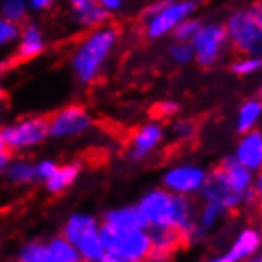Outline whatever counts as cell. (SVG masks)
Here are the masks:
<instances>
[{
  "instance_id": "obj_39",
  "label": "cell",
  "mask_w": 262,
  "mask_h": 262,
  "mask_svg": "<svg viewBox=\"0 0 262 262\" xmlns=\"http://www.w3.org/2000/svg\"><path fill=\"white\" fill-rule=\"evenodd\" d=\"M0 157H8V147L4 138H2V134H0Z\"/></svg>"
},
{
  "instance_id": "obj_7",
  "label": "cell",
  "mask_w": 262,
  "mask_h": 262,
  "mask_svg": "<svg viewBox=\"0 0 262 262\" xmlns=\"http://www.w3.org/2000/svg\"><path fill=\"white\" fill-rule=\"evenodd\" d=\"M222 23L230 50L243 56L262 58V25L253 17L249 8H237L230 12Z\"/></svg>"
},
{
  "instance_id": "obj_1",
  "label": "cell",
  "mask_w": 262,
  "mask_h": 262,
  "mask_svg": "<svg viewBox=\"0 0 262 262\" xmlns=\"http://www.w3.org/2000/svg\"><path fill=\"white\" fill-rule=\"evenodd\" d=\"M251 182L253 172L239 165L230 153L207 172V182L197 197L201 203L214 205L226 214H232L256 201V195L251 191Z\"/></svg>"
},
{
  "instance_id": "obj_16",
  "label": "cell",
  "mask_w": 262,
  "mask_h": 262,
  "mask_svg": "<svg viewBox=\"0 0 262 262\" xmlns=\"http://www.w3.org/2000/svg\"><path fill=\"white\" fill-rule=\"evenodd\" d=\"M46 33L44 29L35 21H27L21 25V31H19V37H17V42H15V56L23 61H29V59H35L38 56H42L44 50H46Z\"/></svg>"
},
{
  "instance_id": "obj_21",
  "label": "cell",
  "mask_w": 262,
  "mask_h": 262,
  "mask_svg": "<svg viewBox=\"0 0 262 262\" xmlns=\"http://www.w3.org/2000/svg\"><path fill=\"white\" fill-rule=\"evenodd\" d=\"M260 123H262V98H258V96L245 98L239 103L237 111H235V132L243 134V132L260 128Z\"/></svg>"
},
{
  "instance_id": "obj_10",
  "label": "cell",
  "mask_w": 262,
  "mask_h": 262,
  "mask_svg": "<svg viewBox=\"0 0 262 262\" xmlns=\"http://www.w3.org/2000/svg\"><path fill=\"white\" fill-rule=\"evenodd\" d=\"M94 128L92 113L79 103H69L59 107L54 115L48 117V138L50 140H77L86 136Z\"/></svg>"
},
{
  "instance_id": "obj_29",
  "label": "cell",
  "mask_w": 262,
  "mask_h": 262,
  "mask_svg": "<svg viewBox=\"0 0 262 262\" xmlns=\"http://www.w3.org/2000/svg\"><path fill=\"white\" fill-rule=\"evenodd\" d=\"M19 31L21 25L6 19V17H0V52L8 50V48H14L19 37Z\"/></svg>"
},
{
  "instance_id": "obj_37",
  "label": "cell",
  "mask_w": 262,
  "mask_h": 262,
  "mask_svg": "<svg viewBox=\"0 0 262 262\" xmlns=\"http://www.w3.org/2000/svg\"><path fill=\"white\" fill-rule=\"evenodd\" d=\"M249 12H251L253 17L262 25V0H255V2L249 6Z\"/></svg>"
},
{
  "instance_id": "obj_32",
  "label": "cell",
  "mask_w": 262,
  "mask_h": 262,
  "mask_svg": "<svg viewBox=\"0 0 262 262\" xmlns=\"http://www.w3.org/2000/svg\"><path fill=\"white\" fill-rule=\"evenodd\" d=\"M180 111H182V105L176 100H163L155 105V113L159 119H174L180 115Z\"/></svg>"
},
{
  "instance_id": "obj_40",
  "label": "cell",
  "mask_w": 262,
  "mask_h": 262,
  "mask_svg": "<svg viewBox=\"0 0 262 262\" xmlns=\"http://www.w3.org/2000/svg\"><path fill=\"white\" fill-rule=\"evenodd\" d=\"M245 262H262V251H258L256 255H253L251 258H247Z\"/></svg>"
},
{
  "instance_id": "obj_5",
  "label": "cell",
  "mask_w": 262,
  "mask_h": 262,
  "mask_svg": "<svg viewBox=\"0 0 262 262\" xmlns=\"http://www.w3.org/2000/svg\"><path fill=\"white\" fill-rule=\"evenodd\" d=\"M195 0H155L149 6H146L142 14L144 37L147 40H161L170 37L180 21L195 14Z\"/></svg>"
},
{
  "instance_id": "obj_38",
  "label": "cell",
  "mask_w": 262,
  "mask_h": 262,
  "mask_svg": "<svg viewBox=\"0 0 262 262\" xmlns=\"http://www.w3.org/2000/svg\"><path fill=\"white\" fill-rule=\"evenodd\" d=\"M100 262H134V260H126V258H121V256H115V255H105L102 256V260Z\"/></svg>"
},
{
  "instance_id": "obj_20",
  "label": "cell",
  "mask_w": 262,
  "mask_h": 262,
  "mask_svg": "<svg viewBox=\"0 0 262 262\" xmlns=\"http://www.w3.org/2000/svg\"><path fill=\"white\" fill-rule=\"evenodd\" d=\"M2 178L6 180L10 186L15 188H23V186H31L37 184V174H35V161L27 159V157H8Z\"/></svg>"
},
{
  "instance_id": "obj_25",
  "label": "cell",
  "mask_w": 262,
  "mask_h": 262,
  "mask_svg": "<svg viewBox=\"0 0 262 262\" xmlns=\"http://www.w3.org/2000/svg\"><path fill=\"white\" fill-rule=\"evenodd\" d=\"M176 142H188V140H193L197 134V124L195 121H191L188 117H174L172 123L168 126V132Z\"/></svg>"
},
{
  "instance_id": "obj_13",
  "label": "cell",
  "mask_w": 262,
  "mask_h": 262,
  "mask_svg": "<svg viewBox=\"0 0 262 262\" xmlns=\"http://www.w3.org/2000/svg\"><path fill=\"white\" fill-rule=\"evenodd\" d=\"M167 136V128L161 121L153 119V121L142 123L130 134L128 146H126V159L134 165L146 163L151 155L159 151V147L165 144Z\"/></svg>"
},
{
  "instance_id": "obj_14",
  "label": "cell",
  "mask_w": 262,
  "mask_h": 262,
  "mask_svg": "<svg viewBox=\"0 0 262 262\" xmlns=\"http://www.w3.org/2000/svg\"><path fill=\"white\" fill-rule=\"evenodd\" d=\"M262 247V233L258 228H243L235 233L232 245L224 253L209 256L205 262H245Z\"/></svg>"
},
{
  "instance_id": "obj_26",
  "label": "cell",
  "mask_w": 262,
  "mask_h": 262,
  "mask_svg": "<svg viewBox=\"0 0 262 262\" xmlns=\"http://www.w3.org/2000/svg\"><path fill=\"white\" fill-rule=\"evenodd\" d=\"M226 216L228 214L224 211H220L219 207L209 203H201V207H197V212H195V220L203 226L205 230H209V232H212Z\"/></svg>"
},
{
  "instance_id": "obj_31",
  "label": "cell",
  "mask_w": 262,
  "mask_h": 262,
  "mask_svg": "<svg viewBox=\"0 0 262 262\" xmlns=\"http://www.w3.org/2000/svg\"><path fill=\"white\" fill-rule=\"evenodd\" d=\"M58 167V161L54 157H40V159H35V174H37V182L42 184L48 176L56 170Z\"/></svg>"
},
{
  "instance_id": "obj_35",
  "label": "cell",
  "mask_w": 262,
  "mask_h": 262,
  "mask_svg": "<svg viewBox=\"0 0 262 262\" xmlns=\"http://www.w3.org/2000/svg\"><path fill=\"white\" fill-rule=\"evenodd\" d=\"M66 2L67 10H69V14H75V12H79L82 8H86L90 2H94V0H63Z\"/></svg>"
},
{
  "instance_id": "obj_2",
  "label": "cell",
  "mask_w": 262,
  "mask_h": 262,
  "mask_svg": "<svg viewBox=\"0 0 262 262\" xmlns=\"http://www.w3.org/2000/svg\"><path fill=\"white\" fill-rule=\"evenodd\" d=\"M119 40V29L110 23L86 31L69 56V67L75 80L82 86H88L100 79L115 54Z\"/></svg>"
},
{
  "instance_id": "obj_27",
  "label": "cell",
  "mask_w": 262,
  "mask_h": 262,
  "mask_svg": "<svg viewBox=\"0 0 262 262\" xmlns=\"http://www.w3.org/2000/svg\"><path fill=\"white\" fill-rule=\"evenodd\" d=\"M209 235H211V232L205 230L203 226L199 224L195 219L191 220L182 232H180L182 243L184 245H188V247H199V245H203L205 241L209 239Z\"/></svg>"
},
{
  "instance_id": "obj_41",
  "label": "cell",
  "mask_w": 262,
  "mask_h": 262,
  "mask_svg": "<svg viewBox=\"0 0 262 262\" xmlns=\"http://www.w3.org/2000/svg\"><path fill=\"white\" fill-rule=\"evenodd\" d=\"M8 157H10V155H8ZM8 157H0V178H2V172H4V167H6Z\"/></svg>"
},
{
  "instance_id": "obj_24",
  "label": "cell",
  "mask_w": 262,
  "mask_h": 262,
  "mask_svg": "<svg viewBox=\"0 0 262 262\" xmlns=\"http://www.w3.org/2000/svg\"><path fill=\"white\" fill-rule=\"evenodd\" d=\"M29 15L31 10L25 0H0V17L23 25L29 19Z\"/></svg>"
},
{
  "instance_id": "obj_3",
  "label": "cell",
  "mask_w": 262,
  "mask_h": 262,
  "mask_svg": "<svg viewBox=\"0 0 262 262\" xmlns=\"http://www.w3.org/2000/svg\"><path fill=\"white\" fill-rule=\"evenodd\" d=\"M136 205L147 228H168L176 232H182L195 219L197 212L195 197L178 195L163 186L146 189L138 197Z\"/></svg>"
},
{
  "instance_id": "obj_28",
  "label": "cell",
  "mask_w": 262,
  "mask_h": 262,
  "mask_svg": "<svg viewBox=\"0 0 262 262\" xmlns=\"http://www.w3.org/2000/svg\"><path fill=\"white\" fill-rule=\"evenodd\" d=\"M168 59L176 66H189L193 63V48L189 42L184 40H172L168 46Z\"/></svg>"
},
{
  "instance_id": "obj_36",
  "label": "cell",
  "mask_w": 262,
  "mask_h": 262,
  "mask_svg": "<svg viewBox=\"0 0 262 262\" xmlns=\"http://www.w3.org/2000/svg\"><path fill=\"white\" fill-rule=\"evenodd\" d=\"M251 191L256 195V199H260V197H262V170H258V172H255V174H253Z\"/></svg>"
},
{
  "instance_id": "obj_17",
  "label": "cell",
  "mask_w": 262,
  "mask_h": 262,
  "mask_svg": "<svg viewBox=\"0 0 262 262\" xmlns=\"http://www.w3.org/2000/svg\"><path fill=\"white\" fill-rule=\"evenodd\" d=\"M151 237V253L146 262H167L176 249L182 245L180 232L168 228H147Z\"/></svg>"
},
{
  "instance_id": "obj_43",
  "label": "cell",
  "mask_w": 262,
  "mask_h": 262,
  "mask_svg": "<svg viewBox=\"0 0 262 262\" xmlns=\"http://www.w3.org/2000/svg\"><path fill=\"white\" fill-rule=\"evenodd\" d=\"M256 96H258V98H262V82H260V84H258V90H256Z\"/></svg>"
},
{
  "instance_id": "obj_12",
  "label": "cell",
  "mask_w": 262,
  "mask_h": 262,
  "mask_svg": "<svg viewBox=\"0 0 262 262\" xmlns=\"http://www.w3.org/2000/svg\"><path fill=\"white\" fill-rule=\"evenodd\" d=\"M207 172L197 161H178L161 172V186L178 195L197 197L207 182Z\"/></svg>"
},
{
  "instance_id": "obj_15",
  "label": "cell",
  "mask_w": 262,
  "mask_h": 262,
  "mask_svg": "<svg viewBox=\"0 0 262 262\" xmlns=\"http://www.w3.org/2000/svg\"><path fill=\"white\" fill-rule=\"evenodd\" d=\"M232 155L253 174L262 170V128L239 134V140L235 142Z\"/></svg>"
},
{
  "instance_id": "obj_19",
  "label": "cell",
  "mask_w": 262,
  "mask_h": 262,
  "mask_svg": "<svg viewBox=\"0 0 262 262\" xmlns=\"http://www.w3.org/2000/svg\"><path fill=\"white\" fill-rule=\"evenodd\" d=\"M102 224L117 226V228H147L146 220L136 203H124L110 207L102 212Z\"/></svg>"
},
{
  "instance_id": "obj_6",
  "label": "cell",
  "mask_w": 262,
  "mask_h": 262,
  "mask_svg": "<svg viewBox=\"0 0 262 262\" xmlns=\"http://www.w3.org/2000/svg\"><path fill=\"white\" fill-rule=\"evenodd\" d=\"M103 251L126 260L146 262L151 253V237L147 228H117L102 224L100 230Z\"/></svg>"
},
{
  "instance_id": "obj_33",
  "label": "cell",
  "mask_w": 262,
  "mask_h": 262,
  "mask_svg": "<svg viewBox=\"0 0 262 262\" xmlns=\"http://www.w3.org/2000/svg\"><path fill=\"white\" fill-rule=\"evenodd\" d=\"M27 6H29L31 14H42V12H48L58 0H25Z\"/></svg>"
},
{
  "instance_id": "obj_4",
  "label": "cell",
  "mask_w": 262,
  "mask_h": 262,
  "mask_svg": "<svg viewBox=\"0 0 262 262\" xmlns=\"http://www.w3.org/2000/svg\"><path fill=\"white\" fill-rule=\"evenodd\" d=\"M100 230V216H96L90 211H75L63 220L59 233L77 249L82 262H100L105 255Z\"/></svg>"
},
{
  "instance_id": "obj_34",
  "label": "cell",
  "mask_w": 262,
  "mask_h": 262,
  "mask_svg": "<svg viewBox=\"0 0 262 262\" xmlns=\"http://www.w3.org/2000/svg\"><path fill=\"white\" fill-rule=\"evenodd\" d=\"M100 6L105 10V12H110L111 15L117 14V12H121L126 4V0H96Z\"/></svg>"
},
{
  "instance_id": "obj_30",
  "label": "cell",
  "mask_w": 262,
  "mask_h": 262,
  "mask_svg": "<svg viewBox=\"0 0 262 262\" xmlns=\"http://www.w3.org/2000/svg\"><path fill=\"white\" fill-rule=\"evenodd\" d=\"M201 23H203V21H201L199 17H195V15H189V17H186L184 21H180V25L172 31V35H170V37L174 38V40H184V42H189V40L193 38V35L197 33V29L201 27Z\"/></svg>"
},
{
  "instance_id": "obj_44",
  "label": "cell",
  "mask_w": 262,
  "mask_h": 262,
  "mask_svg": "<svg viewBox=\"0 0 262 262\" xmlns=\"http://www.w3.org/2000/svg\"><path fill=\"white\" fill-rule=\"evenodd\" d=\"M2 100H4V90H2V86H0V103H2Z\"/></svg>"
},
{
  "instance_id": "obj_8",
  "label": "cell",
  "mask_w": 262,
  "mask_h": 262,
  "mask_svg": "<svg viewBox=\"0 0 262 262\" xmlns=\"http://www.w3.org/2000/svg\"><path fill=\"white\" fill-rule=\"evenodd\" d=\"M0 134L6 142L8 153L23 155L38 149L48 138V119L40 115H27L0 128Z\"/></svg>"
},
{
  "instance_id": "obj_23",
  "label": "cell",
  "mask_w": 262,
  "mask_h": 262,
  "mask_svg": "<svg viewBox=\"0 0 262 262\" xmlns=\"http://www.w3.org/2000/svg\"><path fill=\"white\" fill-rule=\"evenodd\" d=\"M262 71V58L258 56H243V54H237V58L230 63V73L235 75V77H253V75L260 73Z\"/></svg>"
},
{
  "instance_id": "obj_11",
  "label": "cell",
  "mask_w": 262,
  "mask_h": 262,
  "mask_svg": "<svg viewBox=\"0 0 262 262\" xmlns=\"http://www.w3.org/2000/svg\"><path fill=\"white\" fill-rule=\"evenodd\" d=\"M15 262H82L77 249L58 233L48 239L25 241L15 256Z\"/></svg>"
},
{
  "instance_id": "obj_42",
  "label": "cell",
  "mask_w": 262,
  "mask_h": 262,
  "mask_svg": "<svg viewBox=\"0 0 262 262\" xmlns=\"http://www.w3.org/2000/svg\"><path fill=\"white\" fill-rule=\"evenodd\" d=\"M8 69V61L6 59H0V77L4 75V71Z\"/></svg>"
},
{
  "instance_id": "obj_18",
  "label": "cell",
  "mask_w": 262,
  "mask_h": 262,
  "mask_svg": "<svg viewBox=\"0 0 262 262\" xmlns=\"http://www.w3.org/2000/svg\"><path fill=\"white\" fill-rule=\"evenodd\" d=\"M80 172H82V165L79 161H66V163H58L56 170L52 172L46 180H44V189L50 195H59L66 193L67 189H71L75 184L79 182Z\"/></svg>"
},
{
  "instance_id": "obj_9",
  "label": "cell",
  "mask_w": 262,
  "mask_h": 262,
  "mask_svg": "<svg viewBox=\"0 0 262 262\" xmlns=\"http://www.w3.org/2000/svg\"><path fill=\"white\" fill-rule=\"evenodd\" d=\"M189 44L193 48V61L205 69L219 66L230 50L222 21H203Z\"/></svg>"
},
{
  "instance_id": "obj_22",
  "label": "cell",
  "mask_w": 262,
  "mask_h": 262,
  "mask_svg": "<svg viewBox=\"0 0 262 262\" xmlns=\"http://www.w3.org/2000/svg\"><path fill=\"white\" fill-rule=\"evenodd\" d=\"M71 17V21L77 29H82V31H90V29H96V27H100V25H105V23L110 21L111 14L110 12H105L98 2H90L86 8H82L79 12H75V14H69Z\"/></svg>"
}]
</instances>
